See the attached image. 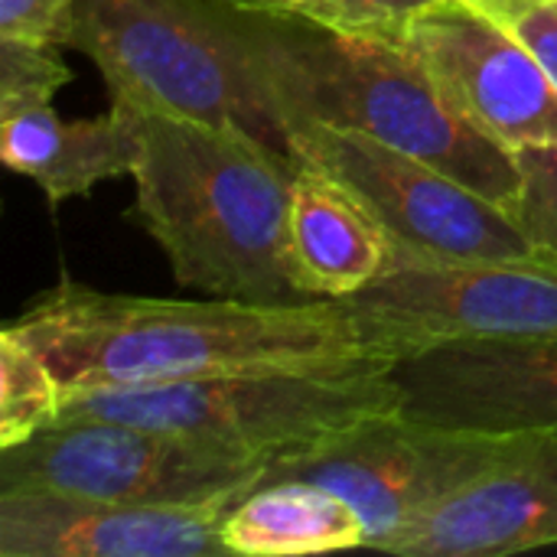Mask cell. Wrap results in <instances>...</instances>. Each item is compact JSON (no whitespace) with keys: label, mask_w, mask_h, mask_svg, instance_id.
I'll list each match as a JSON object with an SVG mask.
<instances>
[{"label":"cell","mask_w":557,"mask_h":557,"mask_svg":"<svg viewBox=\"0 0 557 557\" xmlns=\"http://www.w3.org/2000/svg\"><path fill=\"white\" fill-rule=\"evenodd\" d=\"M300 166L339 183L385 232L392 264L542 261L516 215L441 166L375 137L284 117Z\"/></svg>","instance_id":"8992f818"},{"label":"cell","mask_w":557,"mask_h":557,"mask_svg":"<svg viewBox=\"0 0 557 557\" xmlns=\"http://www.w3.org/2000/svg\"><path fill=\"white\" fill-rule=\"evenodd\" d=\"M392 366L395 359H362L349 366L255 369L166 385L95 388L65 395L62 418L160 428L277 463L317 450L372 418L401 411Z\"/></svg>","instance_id":"277c9868"},{"label":"cell","mask_w":557,"mask_h":557,"mask_svg":"<svg viewBox=\"0 0 557 557\" xmlns=\"http://www.w3.org/2000/svg\"><path fill=\"white\" fill-rule=\"evenodd\" d=\"M271 460L144 424L62 418L0 450V490H46L124 506H235Z\"/></svg>","instance_id":"52a82bcc"},{"label":"cell","mask_w":557,"mask_h":557,"mask_svg":"<svg viewBox=\"0 0 557 557\" xmlns=\"http://www.w3.org/2000/svg\"><path fill=\"white\" fill-rule=\"evenodd\" d=\"M134 219L180 287L235 300H304L287 268L300 163L232 127L137 111Z\"/></svg>","instance_id":"3957f363"},{"label":"cell","mask_w":557,"mask_h":557,"mask_svg":"<svg viewBox=\"0 0 557 557\" xmlns=\"http://www.w3.org/2000/svg\"><path fill=\"white\" fill-rule=\"evenodd\" d=\"M333 3L339 10L343 26L401 39L411 20H418L424 10H431L441 0H333Z\"/></svg>","instance_id":"7402d4cb"},{"label":"cell","mask_w":557,"mask_h":557,"mask_svg":"<svg viewBox=\"0 0 557 557\" xmlns=\"http://www.w3.org/2000/svg\"><path fill=\"white\" fill-rule=\"evenodd\" d=\"M392 375L411 418L557 434V339H450L395 359Z\"/></svg>","instance_id":"8fae6325"},{"label":"cell","mask_w":557,"mask_h":557,"mask_svg":"<svg viewBox=\"0 0 557 557\" xmlns=\"http://www.w3.org/2000/svg\"><path fill=\"white\" fill-rule=\"evenodd\" d=\"M228 555L294 557L366 548V522L349 499L304 476H268L222 522Z\"/></svg>","instance_id":"2e32d148"},{"label":"cell","mask_w":557,"mask_h":557,"mask_svg":"<svg viewBox=\"0 0 557 557\" xmlns=\"http://www.w3.org/2000/svg\"><path fill=\"white\" fill-rule=\"evenodd\" d=\"M0 157L16 176L33 180L52 206L88 196L98 183L131 176L140 160V127L127 104L98 117L65 121L52 101L0 114Z\"/></svg>","instance_id":"5bb4252c"},{"label":"cell","mask_w":557,"mask_h":557,"mask_svg":"<svg viewBox=\"0 0 557 557\" xmlns=\"http://www.w3.org/2000/svg\"><path fill=\"white\" fill-rule=\"evenodd\" d=\"M392 245L326 173L300 166L287 219V268L304 300H346L392 271Z\"/></svg>","instance_id":"9a60e30c"},{"label":"cell","mask_w":557,"mask_h":557,"mask_svg":"<svg viewBox=\"0 0 557 557\" xmlns=\"http://www.w3.org/2000/svg\"><path fill=\"white\" fill-rule=\"evenodd\" d=\"M238 7H251V10H268V13H297V16H313L323 23H343L339 10L333 0H228Z\"/></svg>","instance_id":"603a6c76"},{"label":"cell","mask_w":557,"mask_h":557,"mask_svg":"<svg viewBox=\"0 0 557 557\" xmlns=\"http://www.w3.org/2000/svg\"><path fill=\"white\" fill-rule=\"evenodd\" d=\"M343 304L382 359L450 339H557V268L545 261L392 264Z\"/></svg>","instance_id":"9c48e42d"},{"label":"cell","mask_w":557,"mask_h":557,"mask_svg":"<svg viewBox=\"0 0 557 557\" xmlns=\"http://www.w3.org/2000/svg\"><path fill=\"white\" fill-rule=\"evenodd\" d=\"M447 101L509 150L557 144V88L539 55L473 0H441L405 29Z\"/></svg>","instance_id":"30bf717a"},{"label":"cell","mask_w":557,"mask_h":557,"mask_svg":"<svg viewBox=\"0 0 557 557\" xmlns=\"http://www.w3.org/2000/svg\"><path fill=\"white\" fill-rule=\"evenodd\" d=\"M69 49L95 62L114 104L245 131L294 157L215 0H78Z\"/></svg>","instance_id":"5b68a950"},{"label":"cell","mask_w":557,"mask_h":557,"mask_svg":"<svg viewBox=\"0 0 557 557\" xmlns=\"http://www.w3.org/2000/svg\"><path fill=\"white\" fill-rule=\"evenodd\" d=\"M72 82L59 46H29L0 39V114L52 101Z\"/></svg>","instance_id":"d6986e66"},{"label":"cell","mask_w":557,"mask_h":557,"mask_svg":"<svg viewBox=\"0 0 557 557\" xmlns=\"http://www.w3.org/2000/svg\"><path fill=\"white\" fill-rule=\"evenodd\" d=\"M232 506H124L46 490H0L3 557H228Z\"/></svg>","instance_id":"7c38bea8"},{"label":"cell","mask_w":557,"mask_h":557,"mask_svg":"<svg viewBox=\"0 0 557 557\" xmlns=\"http://www.w3.org/2000/svg\"><path fill=\"white\" fill-rule=\"evenodd\" d=\"M522 186L509 212L532 238L539 258L557 268V144L516 150Z\"/></svg>","instance_id":"ac0fdd59"},{"label":"cell","mask_w":557,"mask_h":557,"mask_svg":"<svg viewBox=\"0 0 557 557\" xmlns=\"http://www.w3.org/2000/svg\"><path fill=\"white\" fill-rule=\"evenodd\" d=\"M65 388L52 366L10 326L0 333V450L26 444L62 418Z\"/></svg>","instance_id":"e0dca14e"},{"label":"cell","mask_w":557,"mask_h":557,"mask_svg":"<svg viewBox=\"0 0 557 557\" xmlns=\"http://www.w3.org/2000/svg\"><path fill=\"white\" fill-rule=\"evenodd\" d=\"M499 16L545 65L557 88V0H473Z\"/></svg>","instance_id":"44dd1931"},{"label":"cell","mask_w":557,"mask_h":557,"mask_svg":"<svg viewBox=\"0 0 557 557\" xmlns=\"http://www.w3.org/2000/svg\"><path fill=\"white\" fill-rule=\"evenodd\" d=\"M215 7L281 121L310 117L375 137L441 166L506 209L519 196L516 150L467 121L405 39L228 0H215Z\"/></svg>","instance_id":"7a4b0ae2"},{"label":"cell","mask_w":557,"mask_h":557,"mask_svg":"<svg viewBox=\"0 0 557 557\" xmlns=\"http://www.w3.org/2000/svg\"><path fill=\"white\" fill-rule=\"evenodd\" d=\"M78 0H0V39L69 49Z\"/></svg>","instance_id":"ffe728a7"},{"label":"cell","mask_w":557,"mask_h":557,"mask_svg":"<svg viewBox=\"0 0 557 557\" xmlns=\"http://www.w3.org/2000/svg\"><path fill=\"white\" fill-rule=\"evenodd\" d=\"M7 326L65 395L382 359L343 300H163L59 281Z\"/></svg>","instance_id":"6da1fadb"},{"label":"cell","mask_w":557,"mask_h":557,"mask_svg":"<svg viewBox=\"0 0 557 557\" xmlns=\"http://www.w3.org/2000/svg\"><path fill=\"white\" fill-rule=\"evenodd\" d=\"M542 434L450 428L405 411L372 418L343 437L268 467V476H304L330 486L366 522V548L385 552L411 522L486 473L525 457Z\"/></svg>","instance_id":"ba28073f"},{"label":"cell","mask_w":557,"mask_h":557,"mask_svg":"<svg viewBox=\"0 0 557 557\" xmlns=\"http://www.w3.org/2000/svg\"><path fill=\"white\" fill-rule=\"evenodd\" d=\"M557 545V434L395 535L385 552L408 557L516 555Z\"/></svg>","instance_id":"4fadbf2b"}]
</instances>
